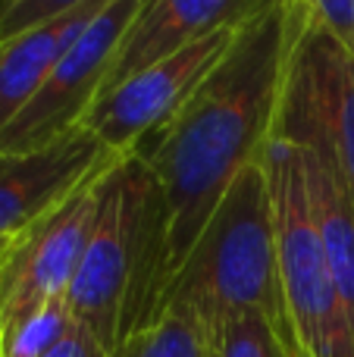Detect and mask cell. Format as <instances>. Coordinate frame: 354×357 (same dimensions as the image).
<instances>
[{
	"mask_svg": "<svg viewBox=\"0 0 354 357\" xmlns=\"http://www.w3.org/2000/svg\"><path fill=\"white\" fill-rule=\"evenodd\" d=\"M0 357H3V342H0Z\"/></svg>",
	"mask_w": 354,
	"mask_h": 357,
	"instance_id": "19",
	"label": "cell"
},
{
	"mask_svg": "<svg viewBox=\"0 0 354 357\" xmlns=\"http://www.w3.org/2000/svg\"><path fill=\"white\" fill-rule=\"evenodd\" d=\"M107 169L75 188L60 207L29 226L0 264V329L16 326L41 307L66 301L98 213V182Z\"/></svg>",
	"mask_w": 354,
	"mask_h": 357,
	"instance_id": "7",
	"label": "cell"
},
{
	"mask_svg": "<svg viewBox=\"0 0 354 357\" xmlns=\"http://www.w3.org/2000/svg\"><path fill=\"white\" fill-rule=\"evenodd\" d=\"M163 310H185L217 335L242 314L270 317L292 339L276 257V226L263 157L245 167L167 285ZM298 354V351H295Z\"/></svg>",
	"mask_w": 354,
	"mask_h": 357,
	"instance_id": "2",
	"label": "cell"
},
{
	"mask_svg": "<svg viewBox=\"0 0 354 357\" xmlns=\"http://www.w3.org/2000/svg\"><path fill=\"white\" fill-rule=\"evenodd\" d=\"M270 138L323 154L354 201V54L332 31L295 10L292 47Z\"/></svg>",
	"mask_w": 354,
	"mask_h": 357,
	"instance_id": "4",
	"label": "cell"
},
{
	"mask_svg": "<svg viewBox=\"0 0 354 357\" xmlns=\"http://www.w3.org/2000/svg\"><path fill=\"white\" fill-rule=\"evenodd\" d=\"M41 357H110V354L100 348V342L94 339L88 329H82L79 323L72 320V326L66 329V335Z\"/></svg>",
	"mask_w": 354,
	"mask_h": 357,
	"instance_id": "17",
	"label": "cell"
},
{
	"mask_svg": "<svg viewBox=\"0 0 354 357\" xmlns=\"http://www.w3.org/2000/svg\"><path fill=\"white\" fill-rule=\"evenodd\" d=\"M0 264H3V260H0Z\"/></svg>",
	"mask_w": 354,
	"mask_h": 357,
	"instance_id": "20",
	"label": "cell"
},
{
	"mask_svg": "<svg viewBox=\"0 0 354 357\" xmlns=\"http://www.w3.org/2000/svg\"><path fill=\"white\" fill-rule=\"evenodd\" d=\"M298 16L323 25L354 54V0H288Z\"/></svg>",
	"mask_w": 354,
	"mask_h": 357,
	"instance_id": "16",
	"label": "cell"
},
{
	"mask_svg": "<svg viewBox=\"0 0 354 357\" xmlns=\"http://www.w3.org/2000/svg\"><path fill=\"white\" fill-rule=\"evenodd\" d=\"M110 357H213V335L185 310H163L151 326L125 335Z\"/></svg>",
	"mask_w": 354,
	"mask_h": 357,
	"instance_id": "12",
	"label": "cell"
},
{
	"mask_svg": "<svg viewBox=\"0 0 354 357\" xmlns=\"http://www.w3.org/2000/svg\"><path fill=\"white\" fill-rule=\"evenodd\" d=\"M213 357H298L288 335L270 317L242 314L213 335Z\"/></svg>",
	"mask_w": 354,
	"mask_h": 357,
	"instance_id": "13",
	"label": "cell"
},
{
	"mask_svg": "<svg viewBox=\"0 0 354 357\" xmlns=\"http://www.w3.org/2000/svg\"><path fill=\"white\" fill-rule=\"evenodd\" d=\"M288 47L292 6L282 0L238 31L226 60L198 94L135 151L167 197V285L236 176L263 157L273 135Z\"/></svg>",
	"mask_w": 354,
	"mask_h": 357,
	"instance_id": "1",
	"label": "cell"
},
{
	"mask_svg": "<svg viewBox=\"0 0 354 357\" xmlns=\"http://www.w3.org/2000/svg\"><path fill=\"white\" fill-rule=\"evenodd\" d=\"M104 3L107 0H88L0 44V132L41 91L63 54L75 44L85 25L104 10Z\"/></svg>",
	"mask_w": 354,
	"mask_h": 357,
	"instance_id": "10",
	"label": "cell"
},
{
	"mask_svg": "<svg viewBox=\"0 0 354 357\" xmlns=\"http://www.w3.org/2000/svg\"><path fill=\"white\" fill-rule=\"evenodd\" d=\"M88 0H0V44Z\"/></svg>",
	"mask_w": 354,
	"mask_h": 357,
	"instance_id": "15",
	"label": "cell"
},
{
	"mask_svg": "<svg viewBox=\"0 0 354 357\" xmlns=\"http://www.w3.org/2000/svg\"><path fill=\"white\" fill-rule=\"evenodd\" d=\"M141 3L144 0H107L104 10L63 54L41 91L0 132V154H31L50 148L85 123L88 110L98 104L104 91L107 73Z\"/></svg>",
	"mask_w": 354,
	"mask_h": 357,
	"instance_id": "5",
	"label": "cell"
},
{
	"mask_svg": "<svg viewBox=\"0 0 354 357\" xmlns=\"http://www.w3.org/2000/svg\"><path fill=\"white\" fill-rule=\"evenodd\" d=\"M263 169L273 201L279 282L295 351L298 357H354L351 329L314 220L301 151L270 138L263 148Z\"/></svg>",
	"mask_w": 354,
	"mask_h": 357,
	"instance_id": "3",
	"label": "cell"
},
{
	"mask_svg": "<svg viewBox=\"0 0 354 357\" xmlns=\"http://www.w3.org/2000/svg\"><path fill=\"white\" fill-rule=\"evenodd\" d=\"M276 3L282 0H144L119 44L100 98L176 50L192 47L217 31H242Z\"/></svg>",
	"mask_w": 354,
	"mask_h": 357,
	"instance_id": "9",
	"label": "cell"
},
{
	"mask_svg": "<svg viewBox=\"0 0 354 357\" xmlns=\"http://www.w3.org/2000/svg\"><path fill=\"white\" fill-rule=\"evenodd\" d=\"M116 157L85 126L50 148L0 154V235H22Z\"/></svg>",
	"mask_w": 354,
	"mask_h": 357,
	"instance_id": "8",
	"label": "cell"
},
{
	"mask_svg": "<svg viewBox=\"0 0 354 357\" xmlns=\"http://www.w3.org/2000/svg\"><path fill=\"white\" fill-rule=\"evenodd\" d=\"M236 38L238 31L232 29L217 31L192 47L151 63L148 69L129 75L113 91L98 98L82 126L113 154H135L198 94L213 69L226 60Z\"/></svg>",
	"mask_w": 354,
	"mask_h": 357,
	"instance_id": "6",
	"label": "cell"
},
{
	"mask_svg": "<svg viewBox=\"0 0 354 357\" xmlns=\"http://www.w3.org/2000/svg\"><path fill=\"white\" fill-rule=\"evenodd\" d=\"M72 326L66 301H56L41 307L38 314L25 317L16 326L0 329V342H3V357H41L47 354L56 342L66 335Z\"/></svg>",
	"mask_w": 354,
	"mask_h": 357,
	"instance_id": "14",
	"label": "cell"
},
{
	"mask_svg": "<svg viewBox=\"0 0 354 357\" xmlns=\"http://www.w3.org/2000/svg\"><path fill=\"white\" fill-rule=\"evenodd\" d=\"M16 238H19V235H0V260L6 257V251L13 248V241H16Z\"/></svg>",
	"mask_w": 354,
	"mask_h": 357,
	"instance_id": "18",
	"label": "cell"
},
{
	"mask_svg": "<svg viewBox=\"0 0 354 357\" xmlns=\"http://www.w3.org/2000/svg\"><path fill=\"white\" fill-rule=\"evenodd\" d=\"M301 151L305 160L307 188H311V207L317 220L320 238H323L330 270L336 279V291L342 301L345 320H348L354 339V201L348 195V185L342 182L339 169L317 151Z\"/></svg>",
	"mask_w": 354,
	"mask_h": 357,
	"instance_id": "11",
	"label": "cell"
}]
</instances>
